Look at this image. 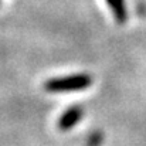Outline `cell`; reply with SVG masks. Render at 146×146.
<instances>
[{
	"mask_svg": "<svg viewBox=\"0 0 146 146\" xmlns=\"http://www.w3.org/2000/svg\"><path fill=\"white\" fill-rule=\"evenodd\" d=\"M92 78L88 74H72L67 77H57L51 78L44 82V90L52 94H62V92H77L84 91L91 87Z\"/></svg>",
	"mask_w": 146,
	"mask_h": 146,
	"instance_id": "6da1fadb",
	"label": "cell"
},
{
	"mask_svg": "<svg viewBox=\"0 0 146 146\" xmlns=\"http://www.w3.org/2000/svg\"><path fill=\"white\" fill-rule=\"evenodd\" d=\"M84 116V112L80 106H70L68 109H65V112L58 118L57 126L61 131H70L71 128H74L80 119Z\"/></svg>",
	"mask_w": 146,
	"mask_h": 146,
	"instance_id": "7a4b0ae2",
	"label": "cell"
},
{
	"mask_svg": "<svg viewBox=\"0 0 146 146\" xmlns=\"http://www.w3.org/2000/svg\"><path fill=\"white\" fill-rule=\"evenodd\" d=\"M106 3L111 7L115 20L119 24L126 23V20H128V10H126V6H125V0H106Z\"/></svg>",
	"mask_w": 146,
	"mask_h": 146,
	"instance_id": "3957f363",
	"label": "cell"
}]
</instances>
